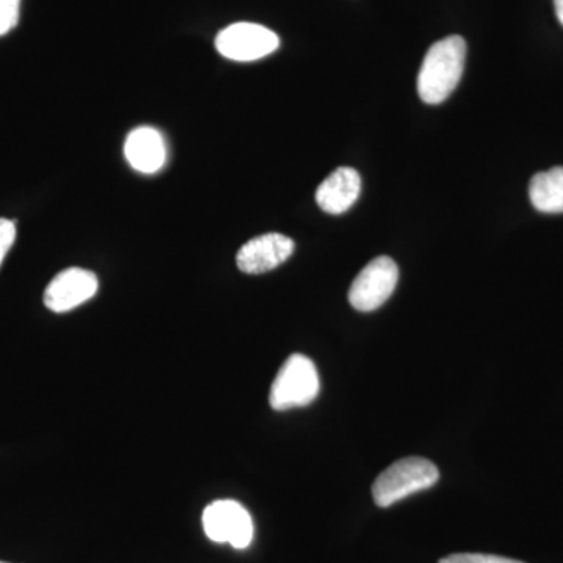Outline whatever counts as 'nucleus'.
<instances>
[{
  "label": "nucleus",
  "instance_id": "11",
  "mask_svg": "<svg viewBox=\"0 0 563 563\" xmlns=\"http://www.w3.org/2000/svg\"><path fill=\"white\" fill-rule=\"evenodd\" d=\"M529 198L542 213H563V166L536 174L529 185Z\"/></svg>",
  "mask_w": 563,
  "mask_h": 563
},
{
  "label": "nucleus",
  "instance_id": "10",
  "mask_svg": "<svg viewBox=\"0 0 563 563\" xmlns=\"http://www.w3.org/2000/svg\"><path fill=\"white\" fill-rule=\"evenodd\" d=\"M124 154L133 169L143 174L161 172L166 162V146L162 133L154 128L135 129L129 133Z\"/></svg>",
  "mask_w": 563,
  "mask_h": 563
},
{
  "label": "nucleus",
  "instance_id": "1",
  "mask_svg": "<svg viewBox=\"0 0 563 563\" xmlns=\"http://www.w3.org/2000/svg\"><path fill=\"white\" fill-rule=\"evenodd\" d=\"M466 43L462 36H448L432 44L418 74V95L429 106L453 95L465 69Z\"/></svg>",
  "mask_w": 563,
  "mask_h": 563
},
{
  "label": "nucleus",
  "instance_id": "14",
  "mask_svg": "<svg viewBox=\"0 0 563 563\" xmlns=\"http://www.w3.org/2000/svg\"><path fill=\"white\" fill-rule=\"evenodd\" d=\"M14 240H16V224L14 221L0 218V266L13 246Z\"/></svg>",
  "mask_w": 563,
  "mask_h": 563
},
{
  "label": "nucleus",
  "instance_id": "12",
  "mask_svg": "<svg viewBox=\"0 0 563 563\" xmlns=\"http://www.w3.org/2000/svg\"><path fill=\"white\" fill-rule=\"evenodd\" d=\"M21 0H0V36L13 31L20 21Z\"/></svg>",
  "mask_w": 563,
  "mask_h": 563
},
{
  "label": "nucleus",
  "instance_id": "16",
  "mask_svg": "<svg viewBox=\"0 0 563 563\" xmlns=\"http://www.w3.org/2000/svg\"><path fill=\"white\" fill-rule=\"evenodd\" d=\"M0 563H9V562H0Z\"/></svg>",
  "mask_w": 563,
  "mask_h": 563
},
{
  "label": "nucleus",
  "instance_id": "3",
  "mask_svg": "<svg viewBox=\"0 0 563 563\" xmlns=\"http://www.w3.org/2000/svg\"><path fill=\"white\" fill-rule=\"evenodd\" d=\"M320 393L317 366L302 354H292L277 373L269 391V406L277 412L306 407Z\"/></svg>",
  "mask_w": 563,
  "mask_h": 563
},
{
  "label": "nucleus",
  "instance_id": "9",
  "mask_svg": "<svg viewBox=\"0 0 563 563\" xmlns=\"http://www.w3.org/2000/svg\"><path fill=\"white\" fill-rule=\"evenodd\" d=\"M362 190L361 174L354 168L335 169L317 190V202L325 213L342 214L350 210Z\"/></svg>",
  "mask_w": 563,
  "mask_h": 563
},
{
  "label": "nucleus",
  "instance_id": "8",
  "mask_svg": "<svg viewBox=\"0 0 563 563\" xmlns=\"http://www.w3.org/2000/svg\"><path fill=\"white\" fill-rule=\"evenodd\" d=\"M295 251V242L282 233H265L250 240L236 254L240 272L265 274L288 261Z\"/></svg>",
  "mask_w": 563,
  "mask_h": 563
},
{
  "label": "nucleus",
  "instance_id": "7",
  "mask_svg": "<svg viewBox=\"0 0 563 563\" xmlns=\"http://www.w3.org/2000/svg\"><path fill=\"white\" fill-rule=\"evenodd\" d=\"M99 290L96 274L84 268H68L58 273L44 290V306L54 313L77 309Z\"/></svg>",
  "mask_w": 563,
  "mask_h": 563
},
{
  "label": "nucleus",
  "instance_id": "5",
  "mask_svg": "<svg viewBox=\"0 0 563 563\" xmlns=\"http://www.w3.org/2000/svg\"><path fill=\"white\" fill-rule=\"evenodd\" d=\"M279 44L276 33L252 22L229 25L214 40V46L222 57L235 62L261 60L277 51Z\"/></svg>",
  "mask_w": 563,
  "mask_h": 563
},
{
  "label": "nucleus",
  "instance_id": "13",
  "mask_svg": "<svg viewBox=\"0 0 563 563\" xmlns=\"http://www.w3.org/2000/svg\"><path fill=\"white\" fill-rule=\"evenodd\" d=\"M439 563H525L515 561V559L501 558V555L479 554V553H459L443 558Z\"/></svg>",
  "mask_w": 563,
  "mask_h": 563
},
{
  "label": "nucleus",
  "instance_id": "2",
  "mask_svg": "<svg viewBox=\"0 0 563 563\" xmlns=\"http://www.w3.org/2000/svg\"><path fill=\"white\" fill-rule=\"evenodd\" d=\"M439 479V468L428 459H402L388 466L374 481V503L379 507H390L415 493L429 490Z\"/></svg>",
  "mask_w": 563,
  "mask_h": 563
},
{
  "label": "nucleus",
  "instance_id": "15",
  "mask_svg": "<svg viewBox=\"0 0 563 563\" xmlns=\"http://www.w3.org/2000/svg\"><path fill=\"white\" fill-rule=\"evenodd\" d=\"M555 14H558V20L561 21L563 25V0H554Z\"/></svg>",
  "mask_w": 563,
  "mask_h": 563
},
{
  "label": "nucleus",
  "instance_id": "6",
  "mask_svg": "<svg viewBox=\"0 0 563 563\" xmlns=\"http://www.w3.org/2000/svg\"><path fill=\"white\" fill-rule=\"evenodd\" d=\"M203 531L214 543H231L236 550L250 547L254 523L242 504L221 499L206 507L202 515Z\"/></svg>",
  "mask_w": 563,
  "mask_h": 563
},
{
  "label": "nucleus",
  "instance_id": "4",
  "mask_svg": "<svg viewBox=\"0 0 563 563\" xmlns=\"http://www.w3.org/2000/svg\"><path fill=\"white\" fill-rule=\"evenodd\" d=\"M399 269L390 257H377L358 273L350 288L351 306L358 312H374L390 299L398 285Z\"/></svg>",
  "mask_w": 563,
  "mask_h": 563
}]
</instances>
